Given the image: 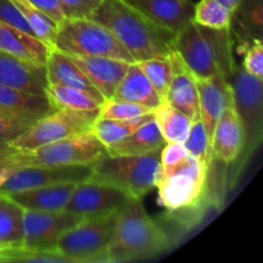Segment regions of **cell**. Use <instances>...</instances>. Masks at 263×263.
I'll return each instance as SVG.
<instances>
[{
    "label": "cell",
    "mask_w": 263,
    "mask_h": 263,
    "mask_svg": "<svg viewBox=\"0 0 263 263\" xmlns=\"http://www.w3.org/2000/svg\"><path fill=\"white\" fill-rule=\"evenodd\" d=\"M87 18L109 30L135 62L166 57L174 50L175 33L128 0H102Z\"/></svg>",
    "instance_id": "6da1fadb"
},
{
    "label": "cell",
    "mask_w": 263,
    "mask_h": 263,
    "mask_svg": "<svg viewBox=\"0 0 263 263\" xmlns=\"http://www.w3.org/2000/svg\"><path fill=\"white\" fill-rule=\"evenodd\" d=\"M231 28L215 30L189 21L175 33L174 50L180 54L195 79L222 74L230 77L235 68Z\"/></svg>",
    "instance_id": "7a4b0ae2"
},
{
    "label": "cell",
    "mask_w": 263,
    "mask_h": 263,
    "mask_svg": "<svg viewBox=\"0 0 263 263\" xmlns=\"http://www.w3.org/2000/svg\"><path fill=\"white\" fill-rule=\"evenodd\" d=\"M171 247V236L146 213L141 198H131L121 210L112 241L108 247V263L148 259Z\"/></svg>",
    "instance_id": "3957f363"
},
{
    "label": "cell",
    "mask_w": 263,
    "mask_h": 263,
    "mask_svg": "<svg viewBox=\"0 0 263 263\" xmlns=\"http://www.w3.org/2000/svg\"><path fill=\"white\" fill-rule=\"evenodd\" d=\"M161 151L144 156H109L107 152L91 163L90 180L112 185L133 198H143L156 187Z\"/></svg>",
    "instance_id": "277c9868"
},
{
    "label": "cell",
    "mask_w": 263,
    "mask_h": 263,
    "mask_svg": "<svg viewBox=\"0 0 263 263\" xmlns=\"http://www.w3.org/2000/svg\"><path fill=\"white\" fill-rule=\"evenodd\" d=\"M54 48L67 54L135 62L109 30L90 18H64L59 22Z\"/></svg>",
    "instance_id": "5b68a950"
},
{
    "label": "cell",
    "mask_w": 263,
    "mask_h": 263,
    "mask_svg": "<svg viewBox=\"0 0 263 263\" xmlns=\"http://www.w3.org/2000/svg\"><path fill=\"white\" fill-rule=\"evenodd\" d=\"M105 152L92 131L77 134L69 138L41 145L31 151H17L7 156L4 161L12 168L30 166H63V164H89Z\"/></svg>",
    "instance_id": "8992f818"
},
{
    "label": "cell",
    "mask_w": 263,
    "mask_h": 263,
    "mask_svg": "<svg viewBox=\"0 0 263 263\" xmlns=\"http://www.w3.org/2000/svg\"><path fill=\"white\" fill-rule=\"evenodd\" d=\"M233 89L234 108L243 131V148L238 168H243L263 140V80L247 73L235 66L229 77Z\"/></svg>",
    "instance_id": "52a82bcc"
},
{
    "label": "cell",
    "mask_w": 263,
    "mask_h": 263,
    "mask_svg": "<svg viewBox=\"0 0 263 263\" xmlns=\"http://www.w3.org/2000/svg\"><path fill=\"white\" fill-rule=\"evenodd\" d=\"M210 170L189 156L168 168H159L156 187L159 204L168 212L199 204L208 192Z\"/></svg>",
    "instance_id": "ba28073f"
},
{
    "label": "cell",
    "mask_w": 263,
    "mask_h": 263,
    "mask_svg": "<svg viewBox=\"0 0 263 263\" xmlns=\"http://www.w3.org/2000/svg\"><path fill=\"white\" fill-rule=\"evenodd\" d=\"M120 212L82 218L59 238L55 249L73 259L74 263H108V247L112 241Z\"/></svg>",
    "instance_id": "9c48e42d"
},
{
    "label": "cell",
    "mask_w": 263,
    "mask_h": 263,
    "mask_svg": "<svg viewBox=\"0 0 263 263\" xmlns=\"http://www.w3.org/2000/svg\"><path fill=\"white\" fill-rule=\"evenodd\" d=\"M98 117L99 109H55L31 125L9 145L17 151H31L51 141L87 133L92 130Z\"/></svg>",
    "instance_id": "30bf717a"
},
{
    "label": "cell",
    "mask_w": 263,
    "mask_h": 263,
    "mask_svg": "<svg viewBox=\"0 0 263 263\" xmlns=\"http://www.w3.org/2000/svg\"><path fill=\"white\" fill-rule=\"evenodd\" d=\"M82 218L68 211L23 210V244L33 251H57V241Z\"/></svg>",
    "instance_id": "8fae6325"
},
{
    "label": "cell",
    "mask_w": 263,
    "mask_h": 263,
    "mask_svg": "<svg viewBox=\"0 0 263 263\" xmlns=\"http://www.w3.org/2000/svg\"><path fill=\"white\" fill-rule=\"evenodd\" d=\"M92 175L91 163L63 166H30L17 168L0 187V197L21 190L33 189L59 182H84Z\"/></svg>",
    "instance_id": "7c38bea8"
},
{
    "label": "cell",
    "mask_w": 263,
    "mask_h": 263,
    "mask_svg": "<svg viewBox=\"0 0 263 263\" xmlns=\"http://www.w3.org/2000/svg\"><path fill=\"white\" fill-rule=\"evenodd\" d=\"M131 198L130 194L112 185L87 180L76 185L66 211L81 218L100 217L120 212Z\"/></svg>",
    "instance_id": "4fadbf2b"
},
{
    "label": "cell",
    "mask_w": 263,
    "mask_h": 263,
    "mask_svg": "<svg viewBox=\"0 0 263 263\" xmlns=\"http://www.w3.org/2000/svg\"><path fill=\"white\" fill-rule=\"evenodd\" d=\"M172 63V80L164 102L184 113L192 121L200 120L197 80L176 50L168 54Z\"/></svg>",
    "instance_id": "5bb4252c"
},
{
    "label": "cell",
    "mask_w": 263,
    "mask_h": 263,
    "mask_svg": "<svg viewBox=\"0 0 263 263\" xmlns=\"http://www.w3.org/2000/svg\"><path fill=\"white\" fill-rule=\"evenodd\" d=\"M67 55L84 72L92 86L104 99L113 98L118 84L123 79L130 64L128 62L107 58V57H89L77 55V54H67Z\"/></svg>",
    "instance_id": "9a60e30c"
},
{
    "label": "cell",
    "mask_w": 263,
    "mask_h": 263,
    "mask_svg": "<svg viewBox=\"0 0 263 263\" xmlns=\"http://www.w3.org/2000/svg\"><path fill=\"white\" fill-rule=\"evenodd\" d=\"M197 80L199 92L200 121L204 125L208 140L212 141L213 130L223 110L233 102V89L228 77L222 74Z\"/></svg>",
    "instance_id": "2e32d148"
},
{
    "label": "cell",
    "mask_w": 263,
    "mask_h": 263,
    "mask_svg": "<svg viewBox=\"0 0 263 263\" xmlns=\"http://www.w3.org/2000/svg\"><path fill=\"white\" fill-rule=\"evenodd\" d=\"M0 85L23 90L37 95H45L48 87L46 69L44 66L0 50Z\"/></svg>",
    "instance_id": "e0dca14e"
},
{
    "label": "cell",
    "mask_w": 263,
    "mask_h": 263,
    "mask_svg": "<svg viewBox=\"0 0 263 263\" xmlns=\"http://www.w3.org/2000/svg\"><path fill=\"white\" fill-rule=\"evenodd\" d=\"M241 148L243 131L233 100L223 110L213 130L211 141L213 161H218L223 164H234L240 156Z\"/></svg>",
    "instance_id": "ac0fdd59"
},
{
    "label": "cell",
    "mask_w": 263,
    "mask_h": 263,
    "mask_svg": "<svg viewBox=\"0 0 263 263\" xmlns=\"http://www.w3.org/2000/svg\"><path fill=\"white\" fill-rule=\"evenodd\" d=\"M0 110L15 120L33 125L55 109L51 107L45 95L32 94L0 85Z\"/></svg>",
    "instance_id": "d6986e66"
},
{
    "label": "cell",
    "mask_w": 263,
    "mask_h": 263,
    "mask_svg": "<svg viewBox=\"0 0 263 263\" xmlns=\"http://www.w3.org/2000/svg\"><path fill=\"white\" fill-rule=\"evenodd\" d=\"M76 182H59L4 195L23 210L57 212L66 210Z\"/></svg>",
    "instance_id": "ffe728a7"
},
{
    "label": "cell",
    "mask_w": 263,
    "mask_h": 263,
    "mask_svg": "<svg viewBox=\"0 0 263 263\" xmlns=\"http://www.w3.org/2000/svg\"><path fill=\"white\" fill-rule=\"evenodd\" d=\"M146 15L176 33L193 20L195 4L192 0H128Z\"/></svg>",
    "instance_id": "44dd1931"
},
{
    "label": "cell",
    "mask_w": 263,
    "mask_h": 263,
    "mask_svg": "<svg viewBox=\"0 0 263 263\" xmlns=\"http://www.w3.org/2000/svg\"><path fill=\"white\" fill-rule=\"evenodd\" d=\"M50 46L36 36L12 27L0 21V50L45 67Z\"/></svg>",
    "instance_id": "7402d4cb"
},
{
    "label": "cell",
    "mask_w": 263,
    "mask_h": 263,
    "mask_svg": "<svg viewBox=\"0 0 263 263\" xmlns=\"http://www.w3.org/2000/svg\"><path fill=\"white\" fill-rule=\"evenodd\" d=\"M45 69L48 85H62V86L81 89L104 100V98L99 94V91L92 86L89 79L85 76L84 72L63 51L55 48L50 49L48 59H46Z\"/></svg>",
    "instance_id": "603a6c76"
},
{
    "label": "cell",
    "mask_w": 263,
    "mask_h": 263,
    "mask_svg": "<svg viewBox=\"0 0 263 263\" xmlns=\"http://www.w3.org/2000/svg\"><path fill=\"white\" fill-rule=\"evenodd\" d=\"M113 98L135 103V104L143 105L152 110H154L163 103L154 87L152 86L151 81L141 71L138 62H133L128 64L127 71L118 84Z\"/></svg>",
    "instance_id": "cb8c5ba5"
},
{
    "label": "cell",
    "mask_w": 263,
    "mask_h": 263,
    "mask_svg": "<svg viewBox=\"0 0 263 263\" xmlns=\"http://www.w3.org/2000/svg\"><path fill=\"white\" fill-rule=\"evenodd\" d=\"M166 145L154 117L127 138L105 149L109 156H144L152 152L161 151Z\"/></svg>",
    "instance_id": "d4e9b609"
},
{
    "label": "cell",
    "mask_w": 263,
    "mask_h": 263,
    "mask_svg": "<svg viewBox=\"0 0 263 263\" xmlns=\"http://www.w3.org/2000/svg\"><path fill=\"white\" fill-rule=\"evenodd\" d=\"M263 0H241L233 12L231 31L251 44L263 35Z\"/></svg>",
    "instance_id": "484cf974"
},
{
    "label": "cell",
    "mask_w": 263,
    "mask_h": 263,
    "mask_svg": "<svg viewBox=\"0 0 263 263\" xmlns=\"http://www.w3.org/2000/svg\"><path fill=\"white\" fill-rule=\"evenodd\" d=\"M45 97L54 109H99L100 104L104 102L85 90L62 85H48Z\"/></svg>",
    "instance_id": "4316f807"
},
{
    "label": "cell",
    "mask_w": 263,
    "mask_h": 263,
    "mask_svg": "<svg viewBox=\"0 0 263 263\" xmlns=\"http://www.w3.org/2000/svg\"><path fill=\"white\" fill-rule=\"evenodd\" d=\"M23 244V208L7 197H0V249Z\"/></svg>",
    "instance_id": "83f0119b"
},
{
    "label": "cell",
    "mask_w": 263,
    "mask_h": 263,
    "mask_svg": "<svg viewBox=\"0 0 263 263\" xmlns=\"http://www.w3.org/2000/svg\"><path fill=\"white\" fill-rule=\"evenodd\" d=\"M154 120L166 143L182 144L187 138L193 121L166 102L153 110Z\"/></svg>",
    "instance_id": "f1b7e54d"
},
{
    "label": "cell",
    "mask_w": 263,
    "mask_h": 263,
    "mask_svg": "<svg viewBox=\"0 0 263 263\" xmlns=\"http://www.w3.org/2000/svg\"><path fill=\"white\" fill-rule=\"evenodd\" d=\"M153 117V112H149L146 115L139 116V117L130 118V120H104V118H98L95 121L94 126H92L91 131L107 149L108 146L127 138L134 131L138 130L139 127H141L144 123L151 121Z\"/></svg>",
    "instance_id": "f546056e"
},
{
    "label": "cell",
    "mask_w": 263,
    "mask_h": 263,
    "mask_svg": "<svg viewBox=\"0 0 263 263\" xmlns=\"http://www.w3.org/2000/svg\"><path fill=\"white\" fill-rule=\"evenodd\" d=\"M12 2L18 8L23 18L27 21L33 35L48 46L54 48L58 23L54 22L50 17H48L40 9L33 7L28 0H12Z\"/></svg>",
    "instance_id": "4dcf8cb0"
},
{
    "label": "cell",
    "mask_w": 263,
    "mask_h": 263,
    "mask_svg": "<svg viewBox=\"0 0 263 263\" xmlns=\"http://www.w3.org/2000/svg\"><path fill=\"white\" fill-rule=\"evenodd\" d=\"M193 21L204 27L225 30L231 27L233 10L220 0H200L194 7Z\"/></svg>",
    "instance_id": "1f68e13d"
},
{
    "label": "cell",
    "mask_w": 263,
    "mask_h": 263,
    "mask_svg": "<svg viewBox=\"0 0 263 263\" xmlns=\"http://www.w3.org/2000/svg\"><path fill=\"white\" fill-rule=\"evenodd\" d=\"M138 64L146 79L151 81L152 86L154 87L162 102H164L174 73L170 57H153V58L139 61Z\"/></svg>",
    "instance_id": "d6a6232c"
},
{
    "label": "cell",
    "mask_w": 263,
    "mask_h": 263,
    "mask_svg": "<svg viewBox=\"0 0 263 263\" xmlns=\"http://www.w3.org/2000/svg\"><path fill=\"white\" fill-rule=\"evenodd\" d=\"M0 263H74L58 251H33L25 247L0 249Z\"/></svg>",
    "instance_id": "836d02e7"
},
{
    "label": "cell",
    "mask_w": 263,
    "mask_h": 263,
    "mask_svg": "<svg viewBox=\"0 0 263 263\" xmlns=\"http://www.w3.org/2000/svg\"><path fill=\"white\" fill-rule=\"evenodd\" d=\"M182 144H184L185 149L190 156L198 159L202 164H204L208 170L211 168V164L213 162L212 149H211V143L208 140L207 133H205L202 121H193L186 140Z\"/></svg>",
    "instance_id": "e575fe53"
},
{
    "label": "cell",
    "mask_w": 263,
    "mask_h": 263,
    "mask_svg": "<svg viewBox=\"0 0 263 263\" xmlns=\"http://www.w3.org/2000/svg\"><path fill=\"white\" fill-rule=\"evenodd\" d=\"M153 112L149 108L143 105L135 104V103L126 102V100L116 99H104V102L99 107V117L104 120H130V118L139 117V116L146 115Z\"/></svg>",
    "instance_id": "d590c367"
},
{
    "label": "cell",
    "mask_w": 263,
    "mask_h": 263,
    "mask_svg": "<svg viewBox=\"0 0 263 263\" xmlns=\"http://www.w3.org/2000/svg\"><path fill=\"white\" fill-rule=\"evenodd\" d=\"M31 125L18 121L15 118L10 117L7 113L0 110V159L5 158L10 153L15 151L14 148L9 145L12 140H14L17 136L25 133Z\"/></svg>",
    "instance_id": "8d00e7d4"
},
{
    "label": "cell",
    "mask_w": 263,
    "mask_h": 263,
    "mask_svg": "<svg viewBox=\"0 0 263 263\" xmlns=\"http://www.w3.org/2000/svg\"><path fill=\"white\" fill-rule=\"evenodd\" d=\"M241 67L247 73L263 80V44L261 39H256L249 44Z\"/></svg>",
    "instance_id": "74e56055"
},
{
    "label": "cell",
    "mask_w": 263,
    "mask_h": 263,
    "mask_svg": "<svg viewBox=\"0 0 263 263\" xmlns=\"http://www.w3.org/2000/svg\"><path fill=\"white\" fill-rule=\"evenodd\" d=\"M0 21L12 27L33 35L32 30L28 26L27 21L23 18L18 8L13 4L12 0H0ZM35 36V35H33Z\"/></svg>",
    "instance_id": "f35d334b"
},
{
    "label": "cell",
    "mask_w": 263,
    "mask_h": 263,
    "mask_svg": "<svg viewBox=\"0 0 263 263\" xmlns=\"http://www.w3.org/2000/svg\"><path fill=\"white\" fill-rule=\"evenodd\" d=\"M66 18H87L102 0H59Z\"/></svg>",
    "instance_id": "ab89813d"
},
{
    "label": "cell",
    "mask_w": 263,
    "mask_h": 263,
    "mask_svg": "<svg viewBox=\"0 0 263 263\" xmlns=\"http://www.w3.org/2000/svg\"><path fill=\"white\" fill-rule=\"evenodd\" d=\"M189 156L184 144L166 143L161 152V168H168L180 163L182 159Z\"/></svg>",
    "instance_id": "60d3db41"
},
{
    "label": "cell",
    "mask_w": 263,
    "mask_h": 263,
    "mask_svg": "<svg viewBox=\"0 0 263 263\" xmlns=\"http://www.w3.org/2000/svg\"><path fill=\"white\" fill-rule=\"evenodd\" d=\"M28 2L43 13H45L54 22L59 23L66 18L59 0H28Z\"/></svg>",
    "instance_id": "b9f144b4"
},
{
    "label": "cell",
    "mask_w": 263,
    "mask_h": 263,
    "mask_svg": "<svg viewBox=\"0 0 263 263\" xmlns=\"http://www.w3.org/2000/svg\"><path fill=\"white\" fill-rule=\"evenodd\" d=\"M13 171H14V168H12V167L4 161V158L0 159V187H2V185L4 184L5 180L9 177V175L12 174Z\"/></svg>",
    "instance_id": "7bdbcfd3"
},
{
    "label": "cell",
    "mask_w": 263,
    "mask_h": 263,
    "mask_svg": "<svg viewBox=\"0 0 263 263\" xmlns=\"http://www.w3.org/2000/svg\"><path fill=\"white\" fill-rule=\"evenodd\" d=\"M220 2H222L225 5H228V7L230 8V9L234 12V10L236 9V7H238L239 3H240L241 0H220Z\"/></svg>",
    "instance_id": "ee69618b"
}]
</instances>
